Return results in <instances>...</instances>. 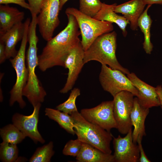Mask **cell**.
<instances>
[{"label": "cell", "instance_id": "6da1fadb", "mask_svg": "<svg viewBox=\"0 0 162 162\" xmlns=\"http://www.w3.org/2000/svg\"><path fill=\"white\" fill-rule=\"evenodd\" d=\"M66 26L53 38L47 41L41 53L38 56V67L43 72L53 67H64V61L70 51L80 42L78 23L75 17L66 14Z\"/></svg>", "mask_w": 162, "mask_h": 162}, {"label": "cell", "instance_id": "7a4b0ae2", "mask_svg": "<svg viewBox=\"0 0 162 162\" xmlns=\"http://www.w3.org/2000/svg\"><path fill=\"white\" fill-rule=\"evenodd\" d=\"M37 26V23L33 22L29 26L28 35L29 46L26 55L28 79L22 91L23 96L26 97L33 107L42 103L46 95L35 73L36 68L38 64L37 54L38 38L36 32Z\"/></svg>", "mask_w": 162, "mask_h": 162}, {"label": "cell", "instance_id": "3957f363", "mask_svg": "<svg viewBox=\"0 0 162 162\" xmlns=\"http://www.w3.org/2000/svg\"><path fill=\"white\" fill-rule=\"evenodd\" d=\"M116 37L115 31L98 37L85 51L84 64L90 61H96L102 64L108 65L112 69L118 70L124 74L130 73L127 69L120 64L116 58Z\"/></svg>", "mask_w": 162, "mask_h": 162}, {"label": "cell", "instance_id": "277c9868", "mask_svg": "<svg viewBox=\"0 0 162 162\" xmlns=\"http://www.w3.org/2000/svg\"><path fill=\"white\" fill-rule=\"evenodd\" d=\"M70 115L78 139L105 153L111 154L110 145L113 136L110 131L88 121L78 111Z\"/></svg>", "mask_w": 162, "mask_h": 162}, {"label": "cell", "instance_id": "5b68a950", "mask_svg": "<svg viewBox=\"0 0 162 162\" xmlns=\"http://www.w3.org/2000/svg\"><path fill=\"white\" fill-rule=\"evenodd\" d=\"M30 22V20L28 18H27L25 21L24 33L19 49L16 56L10 59V62L15 70L16 77V82L10 92L9 104L12 106L15 102H17L21 108H23L26 106V103L22 98V91L28 79V70L25 64V53Z\"/></svg>", "mask_w": 162, "mask_h": 162}, {"label": "cell", "instance_id": "8992f818", "mask_svg": "<svg viewBox=\"0 0 162 162\" xmlns=\"http://www.w3.org/2000/svg\"><path fill=\"white\" fill-rule=\"evenodd\" d=\"M65 12L73 15L76 20L82 36L81 43L84 51L98 37L113 30L112 23L88 16L76 8H68Z\"/></svg>", "mask_w": 162, "mask_h": 162}, {"label": "cell", "instance_id": "52a82bcc", "mask_svg": "<svg viewBox=\"0 0 162 162\" xmlns=\"http://www.w3.org/2000/svg\"><path fill=\"white\" fill-rule=\"evenodd\" d=\"M100 84L103 89L113 97L119 92L128 91L137 97L138 92L129 79L121 71L102 64L99 76Z\"/></svg>", "mask_w": 162, "mask_h": 162}, {"label": "cell", "instance_id": "ba28073f", "mask_svg": "<svg viewBox=\"0 0 162 162\" xmlns=\"http://www.w3.org/2000/svg\"><path fill=\"white\" fill-rule=\"evenodd\" d=\"M60 0H43L40 10L37 16L39 32L47 41L52 38L54 32L60 23L58 14Z\"/></svg>", "mask_w": 162, "mask_h": 162}, {"label": "cell", "instance_id": "9c48e42d", "mask_svg": "<svg viewBox=\"0 0 162 162\" xmlns=\"http://www.w3.org/2000/svg\"><path fill=\"white\" fill-rule=\"evenodd\" d=\"M134 96L130 92L124 91L113 97V112L116 129L122 134H126L132 128L130 116Z\"/></svg>", "mask_w": 162, "mask_h": 162}, {"label": "cell", "instance_id": "30bf717a", "mask_svg": "<svg viewBox=\"0 0 162 162\" xmlns=\"http://www.w3.org/2000/svg\"><path fill=\"white\" fill-rule=\"evenodd\" d=\"M113 106V100L104 101L95 107L82 109L80 113L88 121L110 131L117 128Z\"/></svg>", "mask_w": 162, "mask_h": 162}, {"label": "cell", "instance_id": "8fae6325", "mask_svg": "<svg viewBox=\"0 0 162 162\" xmlns=\"http://www.w3.org/2000/svg\"><path fill=\"white\" fill-rule=\"evenodd\" d=\"M132 129L124 137L113 136L115 162H137L140 157L139 146L134 142Z\"/></svg>", "mask_w": 162, "mask_h": 162}, {"label": "cell", "instance_id": "7c38bea8", "mask_svg": "<svg viewBox=\"0 0 162 162\" xmlns=\"http://www.w3.org/2000/svg\"><path fill=\"white\" fill-rule=\"evenodd\" d=\"M84 53L80 42L67 55L64 61V68L68 70V76L64 87L60 91L61 93H67L73 88L84 64Z\"/></svg>", "mask_w": 162, "mask_h": 162}, {"label": "cell", "instance_id": "4fadbf2b", "mask_svg": "<svg viewBox=\"0 0 162 162\" xmlns=\"http://www.w3.org/2000/svg\"><path fill=\"white\" fill-rule=\"evenodd\" d=\"M41 104L34 107L32 113L29 116L15 113L12 118L13 124L26 137L28 136L35 142L44 143L45 141L38 130V124L39 114Z\"/></svg>", "mask_w": 162, "mask_h": 162}, {"label": "cell", "instance_id": "5bb4252c", "mask_svg": "<svg viewBox=\"0 0 162 162\" xmlns=\"http://www.w3.org/2000/svg\"><path fill=\"white\" fill-rule=\"evenodd\" d=\"M127 75V76L138 91V94L136 97L141 106L149 109L160 106L156 88L141 80L134 73Z\"/></svg>", "mask_w": 162, "mask_h": 162}, {"label": "cell", "instance_id": "9a60e30c", "mask_svg": "<svg viewBox=\"0 0 162 162\" xmlns=\"http://www.w3.org/2000/svg\"><path fill=\"white\" fill-rule=\"evenodd\" d=\"M146 5L142 0H131L116 5L114 11L122 14L130 22V28L135 31L137 29L138 20L143 12Z\"/></svg>", "mask_w": 162, "mask_h": 162}, {"label": "cell", "instance_id": "2e32d148", "mask_svg": "<svg viewBox=\"0 0 162 162\" xmlns=\"http://www.w3.org/2000/svg\"><path fill=\"white\" fill-rule=\"evenodd\" d=\"M149 109L141 106L137 97L134 98L130 117L132 125L134 127L132 136L133 142L135 143H137L139 138L142 139L146 135L145 122L149 113Z\"/></svg>", "mask_w": 162, "mask_h": 162}, {"label": "cell", "instance_id": "e0dca14e", "mask_svg": "<svg viewBox=\"0 0 162 162\" xmlns=\"http://www.w3.org/2000/svg\"><path fill=\"white\" fill-rule=\"evenodd\" d=\"M24 22L15 25L4 33L0 34V40L5 45L6 59L14 58L17 52L16 49L17 43L23 38L25 31Z\"/></svg>", "mask_w": 162, "mask_h": 162}, {"label": "cell", "instance_id": "ac0fdd59", "mask_svg": "<svg viewBox=\"0 0 162 162\" xmlns=\"http://www.w3.org/2000/svg\"><path fill=\"white\" fill-rule=\"evenodd\" d=\"M24 13L16 8L8 4L0 5V34L10 29L15 25L22 22Z\"/></svg>", "mask_w": 162, "mask_h": 162}, {"label": "cell", "instance_id": "d6986e66", "mask_svg": "<svg viewBox=\"0 0 162 162\" xmlns=\"http://www.w3.org/2000/svg\"><path fill=\"white\" fill-rule=\"evenodd\" d=\"M116 5V3L108 4L103 3L101 9L93 18L116 24L121 29L124 37H125L127 34L126 27L130 22L123 16L117 14L114 11L115 6Z\"/></svg>", "mask_w": 162, "mask_h": 162}, {"label": "cell", "instance_id": "ffe728a7", "mask_svg": "<svg viewBox=\"0 0 162 162\" xmlns=\"http://www.w3.org/2000/svg\"><path fill=\"white\" fill-rule=\"evenodd\" d=\"M76 159L78 162H115L113 155L105 153L88 144L84 143Z\"/></svg>", "mask_w": 162, "mask_h": 162}, {"label": "cell", "instance_id": "44dd1931", "mask_svg": "<svg viewBox=\"0 0 162 162\" xmlns=\"http://www.w3.org/2000/svg\"><path fill=\"white\" fill-rule=\"evenodd\" d=\"M45 112L46 116L56 122L68 132L73 135L75 134L74 120L70 114L49 108L45 109Z\"/></svg>", "mask_w": 162, "mask_h": 162}, {"label": "cell", "instance_id": "7402d4cb", "mask_svg": "<svg viewBox=\"0 0 162 162\" xmlns=\"http://www.w3.org/2000/svg\"><path fill=\"white\" fill-rule=\"evenodd\" d=\"M151 5H148L138 21V27H139L144 35L143 48L146 53L149 54H151L153 47L150 40V28L152 21L148 14V10Z\"/></svg>", "mask_w": 162, "mask_h": 162}, {"label": "cell", "instance_id": "603a6c76", "mask_svg": "<svg viewBox=\"0 0 162 162\" xmlns=\"http://www.w3.org/2000/svg\"><path fill=\"white\" fill-rule=\"evenodd\" d=\"M0 134L3 142L16 145L26 137L13 124H8L1 128Z\"/></svg>", "mask_w": 162, "mask_h": 162}, {"label": "cell", "instance_id": "cb8c5ba5", "mask_svg": "<svg viewBox=\"0 0 162 162\" xmlns=\"http://www.w3.org/2000/svg\"><path fill=\"white\" fill-rule=\"evenodd\" d=\"M53 143L50 141L47 144L39 147L30 159V162H50L54 154Z\"/></svg>", "mask_w": 162, "mask_h": 162}, {"label": "cell", "instance_id": "d4e9b609", "mask_svg": "<svg viewBox=\"0 0 162 162\" xmlns=\"http://www.w3.org/2000/svg\"><path fill=\"white\" fill-rule=\"evenodd\" d=\"M18 149L16 144L2 142L0 144V157L4 162H13L18 158Z\"/></svg>", "mask_w": 162, "mask_h": 162}, {"label": "cell", "instance_id": "484cf974", "mask_svg": "<svg viewBox=\"0 0 162 162\" xmlns=\"http://www.w3.org/2000/svg\"><path fill=\"white\" fill-rule=\"evenodd\" d=\"M80 94V89L74 88L71 91L68 99L56 107L57 109L69 114L78 111L76 104L77 98Z\"/></svg>", "mask_w": 162, "mask_h": 162}, {"label": "cell", "instance_id": "4316f807", "mask_svg": "<svg viewBox=\"0 0 162 162\" xmlns=\"http://www.w3.org/2000/svg\"><path fill=\"white\" fill-rule=\"evenodd\" d=\"M103 3L100 0H80V11L94 17L101 9Z\"/></svg>", "mask_w": 162, "mask_h": 162}, {"label": "cell", "instance_id": "83f0119b", "mask_svg": "<svg viewBox=\"0 0 162 162\" xmlns=\"http://www.w3.org/2000/svg\"><path fill=\"white\" fill-rule=\"evenodd\" d=\"M82 143L78 138L70 140L65 145L62 151L63 154L65 155L76 157L80 151Z\"/></svg>", "mask_w": 162, "mask_h": 162}, {"label": "cell", "instance_id": "f1b7e54d", "mask_svg": "<svg viewBox=\"0 0 162 162\" xmlns=\"http://www.w3.org/2000/svg\"><path fill=\"white\" fill-rule=\"evenodd\" d=\"M30 7L31 15H38L40 11L43 0H27Z\"/></svg>", "mask_w": 162, "mask_h": 162}, {"label": "cell", "instance_id": "f546056e", "mask_svg": "<svg viewBox=\"0 0 162 162\" xmlns=\"http://www.w3.org/2000/svg\"><path fill=\"white\" fill-rule=\"evenodd\" d=\"M27 0H0V4H14L19 5L25 9L30 10V7L28 3L26 1Z\"/></svg>", "mask_w": 162, "mask_h": 162}, {"label": "cell", "instance_id": "4dcf8cb0", "mask_svg": "<svg viewBox=\"0 0 162 162\" xmlns=\"http://www.w3.org/2000/svg\"><path fill=\"white\" fill-rule=\"evenodd\" d=\"M142 139L139 138L137 139V143L139 146L140 151V157L138 162H151V161L146 155L142 144Z\"/></svg>", "mask_w": 162, "mask_h": 162}, {"label": "cell", "instance_id": "1f68e13d", "mask_svg": "<svg viewBox=\"0 0 162 162\" xmlns=\"http://www.w3.org/2000/svg\"><path fill=\"white\" fill-rule=\"evenodd\" d=\"M6 59L5 45L3 41L0 40V63H3Z\"/></svg>", "mask_w": 162, "mask_h": 162}, {"label": "cell", "instance_id": "d6a6232c", "mask_svg": "<svg viewBox=\"0 0 162 162\" xmlns=\"http://www.w3.org/2000/svg\"><path fill=\"white\" fill-rule=\"evenodd\" d=\"M156 89L160 100V106L162 110V87L161 85H158Z\"/></svg>", "mask_w": 162, "mask_h": 162}, {"label": "cell", "instance_id": "836d02e7", "mask_svg": "<svg viewBox=\"0 0 162 162\" xmlns=\"http://www.w3.org/2000/svg\"><path fill=\"white\" fill-rule=\"evenodd\" d=\"M145 4L152 5V4H162V0H142Z\"/></svg>", "mask_w": 162, "mask_h": 162}, {"label": "cell", "instance_id": "e575fe53", "mask_svg": "<svg viewBox=\"0 0 162 162\" xmlns=\"http://www.w3.org/2000/svg\"><path fill=\"white\" fill-rule=\"evenodd\" d=\"M68 0H60V10H62L64 5Z\"/></svg>", "mask_w": 162, "mask_h": 162}, {"label": "cell", "instance_id": "d590c367", "mask_svg": "<svg viewBox=\"0 0 162 162\" xmlns=\"http://www.w3.org/2000/svg\"></svg>", "mask_w": 162, "mask_h": 162}]
</instances>
